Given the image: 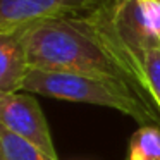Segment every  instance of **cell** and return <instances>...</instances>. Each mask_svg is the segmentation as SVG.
I'll return each instance as SVG.
<instances>
[{
    "mask_svg": "<svg viewBox=\"0 0 160 160\" xmlns=\"http://www.w3.org/2000/svg\"><path fill=\"white\" fill-rule=\"evenodd\" d=\"M26 50L29 69L112 78L157 107L141 62L115 28L112 0H105L88 14L50 19L26 28Z\"/></svg>",
    "mask_w": 160,
    "mask_h": 160,
    "instance_id": "cell-1",
    "label": "cell"
},
{
    "mask_svg": "<svg viewBox=\"0 0 160 160\" xmlns=\"http://www.w3.org/2000/svg\"><path fill=\"white\" fill-rule=\"evenodd\" d=\"M22 90L57 100L108 107L129 115L141 126H160L158 108L146 103L126 83L112 78L29 69Z\"/></svg>",
    "mask_w": 160,
    "mask_h": 160,
    "instance_id": "cell-2",
    "label": "cell"
},
{
    "mask_svg": "<svg viewBox=\"0 0 160 160\" xmlns=\"http://www.w3.org/2000/svg\"><path fill=\"white\" fill-rule=\"evenodd\" d=\"M105 0H0V33L93 12Z\"/></svg>",
    "mask_w": 160,
    "mask_h": 160,
    "instance_id": "cell-3",
    "label": "cell"
},
{
    "mask_svg": "<svg viewBox=\"0 0 160 160\" xmlns=\"http://www.w3.org/2000/svg\"><path fill=\"white\" fill-rule=\"evenodd\" d=\"M0 124L9 131L26 138L47 153L50 158L59 160L40 103L33 95L0 93Z\"/></svg>",
    "mask_w": 160,
    "mask_h": 160,
    "instance_id": "cell-4",
    "label": "cell"
},
{
    "mask_svg": "<svg viewBox=\"0 0 160 160\" xmlns=\"http://www.w3.org/2000/svg\"><path fill=\"white\" fill-rule=\"evenodd\" d=\"M28 72L26 28L0 33V93L21 91Z\"/></svg>",
    "mask_w": 160,
    "mask_h": 160,
    "instance_id": "cell-5",
    "label": "cell"
},
{
    "mask_svg": "<svg viewBox=\"0 0 160 160\" xmlns=\"http://www.w3.org/2000/svg\"><path fill=\"white\" fill-rule=\"evenodd\" d=\"M0 160H53L26 138L0 124Z\"/></svg>",
    "mask_w": 160,
    "mask_h": 160,
    "instance_id": "cell-6",
    "label": "cell"
},
{
    "mask_svg": "<svg viewBox=\"0 0 160 160\" xmlns=\"http://www.w3.org/2000/svg\"><path fill=\"white\" fill-rule=\"evenodd\" d=\"M126 160H160V126H141L129 138Z\"/></svg>",
    "mask_w": 160,
    "mask_h": 160,
    "instance_id": "cell-7",
    "label": "cell"
},
{
    "mask_svg": "<svg viewBox=\"0 0 160 160\" xmlns=\"http://www.w3.org/2000/svg\"><path fill=\"white\" fill-rule=\"evenodd\" d=\"M143 72L150 95L160 110V45L152 47L143 55Z\"/></svg>",
    "mask_w": 160,
    "mask_h": 160,
    "instance_id": "cell-8",
    "label": "cell"
}]
</instances>
